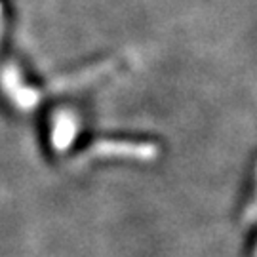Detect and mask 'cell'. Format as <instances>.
<instances>
[{"instance_id":"cell-1","label":"cell","mask_w":257,"mask_h":257,"mask_svg":"<svg viewBox=\"0 0 257 257\" xmlns=\"http://www.w3.org/2000/svg\"><path fill=\"white\" fill-rule=\"evenodd\" d=\"M158 156V147L151 141H124V139H101L95 141L92 147L82 155L80 160L90 158H126L149 162Z\"/></svg>"},{"instance_id":"cell-2","label":"cell","mask_w":257,"mask_h":257,"mask_svg":"<svg viewBox=\"0 0 257 257\" xmlns=\"http://www.w3.org/2000/svg\"><path fill=\"white\" fill-rule=\"evenodd\" d=\"M0 86H2L4 93L14 101V105L21 110L35 109L38 101H40V93L21 82V73L18 71V67H14V65H8V67L2 69V73H0Z\"/></svg>"},{"instance_id":"cell-3","label":"cell","mask_w":257,"mask_h":257,"mask_svg":"<svg viewBox=\"0 0 257 257\" xmlns=\"http://www.w3.org/2000/svg\"><path fill=\"white\" fill-rule=\"evenodd\" d=\"M114 59H107V61H99L95 65H90L86 69H80L73 74H65V76H59L52 88L57 90V92H67V90H74V88H82L86 84H92L95 80H99L101 76L109 74L112 69H114Z\"/></svg>"},{"instance_id":"cell-4","label":"cell","mask_w":257,"mask_h":257,"mask_svg":"<svg viewBox=\"0 0 257 257\" xmlns=\"http://www.w3.org/2000/svg\"><path fill=\"white\" fill-rule=\"evenodd\" d=\"M76 128H78V122H76V116L73 112L59 110L54 116V128H52V145H54V149L63 153L71 147L74 136H76Z\"/></svg>"},{"instance_id":"cell-5","label":"cell","mask_w":257,"mask_h":257,"mask_svg":"<svg viewBox=\"0 0 257 257\" xmlns=\"http://www.w3.org/2000/svg\"><path fill=\"white\" fill-rule=\"evenodd\" d=\"M249 211H255V215H257V200H255V204L251 206V210H249Z\"/></svg>"},{"instance_id":"cell-6","label":"cell","mask_w":257,"mask_h":257,"mask_svg":"<svg viewBox=\"0 0 257 257\" xmlns=\"http://www.w3.org/2000/svg\"><path fill=\"white\" fill-rule=\"evenodd\" d=\"M0 37H2V25H0Z\"/></svg>"},{"instance_id":"cell-7","label":"cell","mask_w":257,"mask_h":257,"mask_svg":"<svg viewBox=\"0 0 257 257\" xmlns=\"http://www.w3.org/2000/svg\"><path fill=\"white\" fill-rule=\"evenodd\" d=\"M0 14H2V6H0Z\"/></svg>"}]
</instances>
